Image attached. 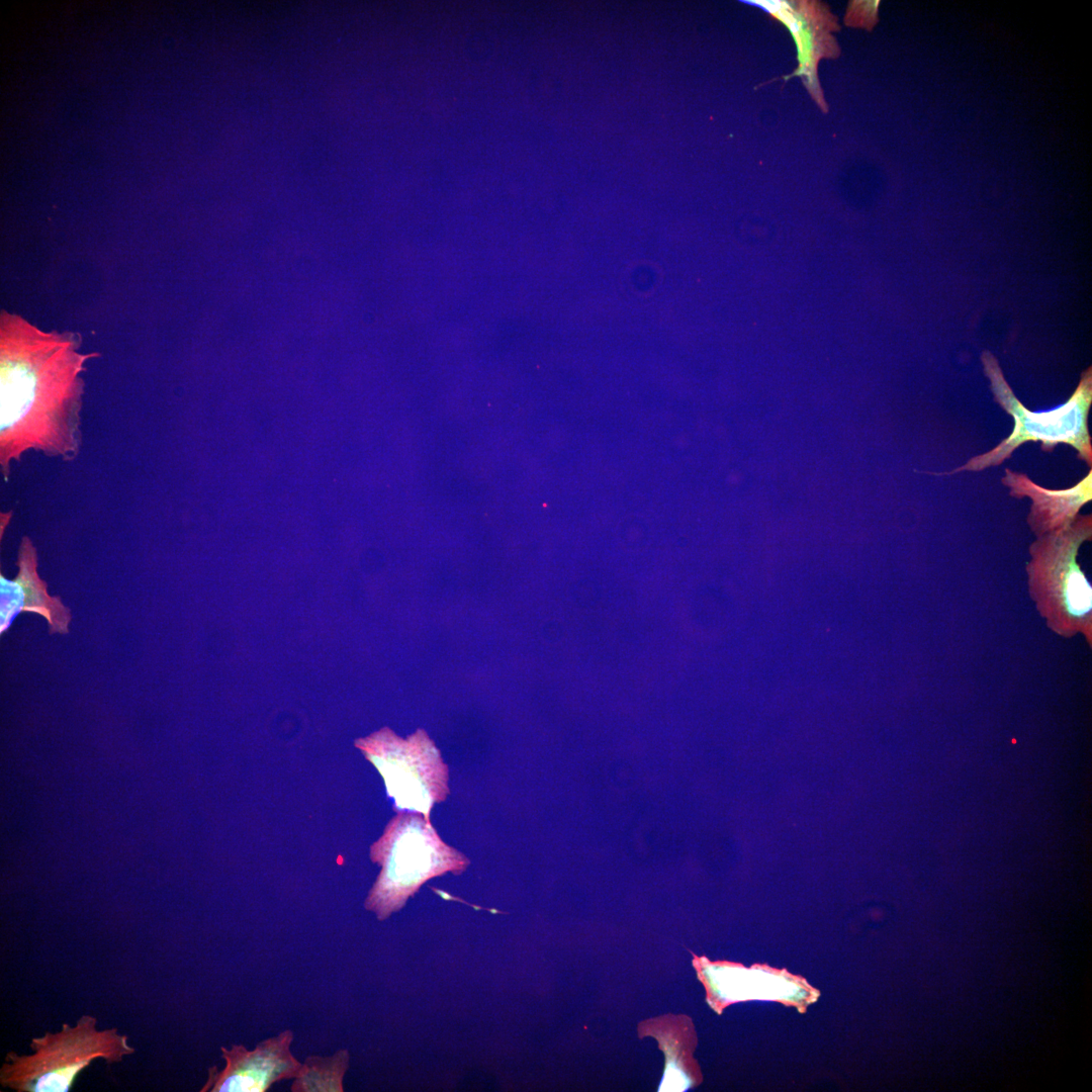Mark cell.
Segmentation results:
<instances>
[{
    "label": "cell",
    "instance_id": "7a4b0ae2",
    "mask_svg": "<svg viewBox=\"0 0 1092 1092\" xmlns=\"http://www.w3.org/2000/svg\"><path fill=\"white\" fill-rule=\"evenodd\" d=\"M1092 539V516L1078 515L1067 525L1030 544L1026 563L1028 593L1046 627L1063 638L1081 634L1092 646V586L1077 561Z\"/></svg>",
    "mask_w": 1092,
    "mask_h": 1092
},
{
    "label": "cell",
    "instance_id": "277c9868",
    "mask_svg": "<svg viewBox=\"0 0 1092 1092\" xmlns=\"http://www.w3.org/2000/svg\"><path fill=\"white\" fill-rule=\"evenodd\" d=\"M370 858L381 872L365 900V908L379 920L399 910L431 878L447 872L459 875L469 859L446 844L430 819L416 812L399 811L370 847Z\"/></svg>",
    "mask_w": 1092,
    "mask_h": 1092
},
{
    "label": "cell",
    "instance_id": "8992f818",
    "mask_svg": "<svg viewBox=\"0 0 1092 1092\" xmlns=\"http://www.w3.org/2000/svg\"><path fill=\"white\" fill-rule=\"evenodd\" d=\"M355 746L382 776L397 812H416L430 819L434 804L449 795L448 766L423 729L401 738L389 728H382L357 739Z\"/></svg>",
    "mask_w": 1092,
    "mask_h": 1092
},
{
    "label": "cell",
    "instance_id": "9c48e42d",
    "mask_svg": "<svg viewBox=\"0 0 1092 1092\" xmlns=\"http://www.w3.org/2000/svg\"><path fill=\"white\" fill-rule=\"evenodd\" d=\"M16 564L18 573L13 579L0 575V633L21 612L42 616L51 633H68L71 612L59 598L49 596L47 583L37 573L36 549L28 536L21 539Z\"/></svg>",
    "mask_w": 1092,
    "mask_h": 1092
},
{
    "label": "cell",
    "instance_id": "ba28073f",
    "mask_svg": "<svg viewBox=\"0 0 1092 1092\" xmlns=\"http://www.w3.org/2000/svg\"><path fill=\"white\" fill-rule=\"evenodd\" d=\"M291 1030L260 1041L253 1051L242 1044L220 1048L225 1066L208 1070L201 1092H265L271 1085L299 1074V1063L290 1052Z\"/></svg>",
    "mask_w": 1092,
    "mask_h": 1092
},
{
    "label": "cell",
    "instance_id": "8fae6325",
    "mask_svg": "<svg viewBox=\"0 0 1092 1092\" xmlns=\"http://www.w3.org/2000/svg\"><path fill=\"white\" fill-rule=\"evenodd\" d=\"M349 1053L342 1049L331 1057L310 1056L301 1064L291 1085L293 1092H342Z\"/></svg>",
    "mask_w": 1092,
    "mask_h": 1092
},
{
    "label": "cell",
    "instance_id": "3957f363",
    "mask_svg": "<svg viewBox=\"0 0 1092 1092\" xmlns=\"http://www.w3.org/2000/svg\"><path fill=\"white\" fill-rule=\"evenodd\" d=\"M30 1054L7 1053L0 1068V1084L16 1092H67L78 1075L93 1062L117 1064L135 1049L118 1028H98L94 1015L84 1014L74 1025L32 1037Z\"/></svg>",
    "mask_w": 1092,
    "mask_h": 1092
},
{
    "label": "cell",
    "instance_id": "6da1fadb",
    "mask_svg": "<svg viewBox=\"0 0 1092 1092\" xmlns=\"http://www.w3.org/2000/svg\"><path fill=\"white\" fill-rule=\"evenodd\" d=\"M71 333L43 332L17 314L0 317V467L28 450L74 460L82 445L81 408L87 360Z\"/></svg>",
    "mask_w": 1092,
    "mask_h": 1092
},
{
    "label": "cell",
    "instance_id": "30bf717a",
    "mask_svg": "<svg viewBox=\"0 0 1092 1092\" xmlns=\"http://www.w3.org/2000/svg\"><path fill=\"white\" fill-rule=\"evenodd\" d=\"M1001 482L1009 488L1011 496L1031 499L1027 525L1035 537L1057 530L1080 513L1081 508L1092 499V469L1074 486L1065 489L1044 488L1032 481L1025 473L1004 470Z\"/></svg>",
    "mask_w": 1092,
    "mask_h": 1092
},
{
    "label": "cell",
    "instance_id": "5b68a950",
    "mask_svg": "<svg viewBox=\"0 0 1092 1092\" xmlns=\"http://www.w3.org/2000/svg\"><path fill=\"white\" fill-rule=\"evenodd\" d=\"M983 370L990 383L995 401L1013 418L1011 434L993 449L972 457L951 471L935 473L952 475L963 471H983L998 466L1026 442H1039L1043 452H1053L1059 444L1074 448L1077 458L1092 466V443L1088 416L1092 404V368L1081 373L1079 383L1068 400L1053 410L1032 412L1015 396L1006 381L997 358L989 351L981 354Z\"/></svg>",
    "mask_w": 1092,
    "mask_h": 1092
},
{
    "label": "cell",
    "instance_id": "52a82bcc",
    "mask_svg": "<svg viewBox=\"0 0 1092 1092\" xmlns=\"http://www.w3.org/2000/svg\"><path fill=\"white\" fill-rule=\"evenodd\" d=\"M783 22L797 47L799 65L791 75L801 77L810 95L822 111L828 106L817 75L822 58H836L839 47L831 32L838 30L837 18L828 7L817 1H750Z\"/></svg>",
    "mask_w": 1092,
    "mask_h": 1092
}]
</instances>
